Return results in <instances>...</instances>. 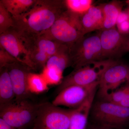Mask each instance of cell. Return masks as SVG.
Listing matches in <instances>:
<instances>
[{
    "label": "cell",
    "instance_id": "obj_2",
    "mask_svg": "<svg viewBox=\"0 0 129 129\" xmlns=\"http://www.w3.org/2000/svg\"><path fill=\"white\" fill-rule=\"evenodd\" d=\"M39 35L69 47L85 36L80 16L67 9L60 14L49 29Z\"/></svg>",
    "mask_w": 129,
    "mask_h": 129
},
{
    "label": "cell",
    "instance_id": "obj_12",
    "mask_svg": "<svg viewBox=\"0 0 129 129\" xmlns=\"http://www.w3.org/2000/svg\"><path fill=\"white\" fill-rule=\"evenodd\" d=\"M6 67L14 88L15 101L27 100L32 94L29 91L27 79L28 74L32 70L27 65L18 62Z\"/></svg>",
    "mask_w": 129,
    "mask_h": 129
},
{
    "label": "cell",
    "instance_id": "obj_25",
    "mask_svg": "<svg viewBox=\"0 0 129 129\" xmlns=\"http://www.w3.org/2000/svg\"><path fill=\"white\" fill-rule=\"evenodd\" d=\"M116 26L118 31L122 35L129 34V19L117 23Z\"/></svg>",
    "mask_w": 129,
    "mask_h": 129
},
{
    "label": "cell",
    "instance_id": "obj_13",
    "mask_svg": "<svg viewBox=\"0 0 129 129\" xmlns=\"http://www.w3.org/2000/svg\"><path fill=\"white\" fill-rule=\"evenodd\" d=\"M95 93H93L80 107L72 109L69 129H86Z\"/></svg>",
    "mask_w": 129,
    "mask_h": 129
},
{
    "label": "cell",
    "instance_id": "obj_3",
    "mask_svg": "<svg viewBox=\"0 0 129 129\" xmlns=\"http://www.w3.org/2000/svg\"><path fill=\"white\" fill-rule=\"evenodd\" d=\"M40 103L29 99L13 102L0 107V118L18 129L32 127L37 116Z\"/></svg>",
    "mask_w": 129,
    "mask_h": 129
},
{
    "label": "cell",
    "instance_id": "obj_22",
    "mask_svg": "<svg viewBox=\"0 0 129 129\" xmlns=\"http://www.w3.org/2000/svg\"><path fill=\"white\" fill-rule=\"evenodd\" d=\"M14 26L13 17L0 3V35L8 31Z\"/></svg>",
    "mask_w": 129,
    "mask_h": 129
},
{
    "label": "cell",
    "instance_id": "obj_28",
    "mask_svg": "<svg viewBox=\"0 0 129 129\" xmlns=\"http://www.w3.org/2000/svg\"><path fill=\"white\" fill-rule=\"evenodd\" d=\"M89 129H112L109 127H106V126H103L95 124L92 125L91 127H90Z\"/></svg>",
    "mask_w": 129,
    "mask_h": 129
},
{
    "label": "cell",
    "instance_id": "obj_7",
    "mask_svg": "<svg viewBox=\"0 0 129 129\" xmlns=\"http://www.w3.org/2000/svg\"><path fill=\"white\" fill-rule=\"evenodd\" d=\"M114 60L107 59L95 62L74 70L63 79L58 85L56 90L57 94L70 86H87L99 82L104 71Z\"/></svg>",
    "mask_w": 129,
    "mask_h": 129
},
{
    "label": "cell",
    "instance_id": "obj_10",
    "mask_svg": "<svg viewBox=\"0 0 129 129\" xmlns=\"http://www.w3.org/2000/svg\"><path fill=\"white\" fill-rule=\"evenodd\" d=\"M0 47L7 51L19 62L32 70H36L25 39L13 28L0 35Z\"/></svg>",
    "mask_w": 129,
    "mask_h": 129
},
{
    "label": "cell",
    "instance_id": "obj_8",
    "mask_svg": "<svg viewBox=\"0 0 129 129\" xmlns=\"http://www.w3.org/2000/svg\"><path fill=\"white\" fill-rule=\"evenodd\" d=\"M124 83L129 85V65L114 60L101 77L98 96L101 100Z\"/></svg>",
    "mask_w": 129,
    "mask_h": 129
},
{
    "label": "cell",
    "instance_id": "obj_6",
    "mask_svg": "<svg viewBox=\"0 0 129 129\" xmlns=\"http://www.w3.org/2000/svg\"><path fill=\"white\" fill-rule=\"evenodd\" d=\"M72 111L52 103H40L32 129H69Z\"/></svg>",
    "mask_w": 129,
    "mask_h": 129
},
{
    "label": "cell",
    "instance_id": "obj_1",
    "mask_svg": "<svg viewBox=\"0 0 129 129\" xmlns=\"http://www.w3.org/2000/svg\"><path fill=\"white\" fill-rule=\"evenodd\" d=\"M67 9L64 1L36 0L27 11L13 18V28L25 36L37 35L48 30Z\"/></svg>",
    "mask_w": 129,
    "mask_h": 129
},
{
    "label": "cell",
    "instance_id": "obj_14",
    "mask_svg": "<svg viewBox=\"0 0 129 129\" xmlns=\"http://www.w3.org/2000/svg\"><path fill=\"white\" fill-rule=\"evenodd\" d=\"M81 25L85 35L96 30H101L103 16L101 6H93L88 11L80 16Z\"/></svg>",
    "mask_w": 129,
    "mask_h": 129
},
{
    "label": "cell",
    "instance_id": "obj_9",
    "mask_svg": "<svg viewBox=\"0 0 129 129\" xmlns=\"http://www.w3.org/2000/svg\"><path fill=\"white\" fill-rule=\"evenodd\" d=\"M103 59L114 60L129 51V38L119 33L116 27L99 33Z\"/></svg>",
    "mask_w": 129,
    "mask_h": 129
},
{
    "label": "cell",
    "instance_id": "obj_29",
    "mask_svg": "<svg viewBox=\"0 0 129 129\" xmlns=\"http://www.w3.org/2000/svg\"><path fill=\"white\" fill-rule=\"evenodd\" d=\"M126 3L127 6V8L126 9H127V11H128L129 14V0L126 1Z\"/></svg>",
    "mask_w": 129,
    "mask_h": 129
},
{
    "label": "cell",
    "instance_id": "obj_18",
    "mask_svg": "<svg viewBox=\"0 0 129 129\" xmlns=\"http://www.w3.org/2000/svg\"><path fill=\"white\" fill-rule=\"evenodd\" d=\"M36 0H1L0 3L13 18L25 13L34 4Z\"/></svg>",
    "mask_w": 129,
    "mask_h": 129
},
{
    "label": "cell",
    "instance_id": "obj_4",
    "mask_svg": "<svg viewBox=\"0 0 129 129\" xmlns=\"http://www.w3.org/2000/svg\"><path fill=\"white\" fill-rule=\"evenodd\" d=\"M90 114L96 124L120 129L129 123V108L100 100L93 103Z\"/></svg>",
    "mask_w": 129,
    "mask_h": 129
},
{
    "label": "cell",
    "instance_id": "obj_26",
    "mask_svg": "<svg viewBox=\"0 0 129 129\" xmlns=\"http://www.w3.org/2000/svg\"><path fill=\"white\" fill-rule=\"evenodd\" d=\"M0 129H18L10 125L0 118Z\"/></svg>",
    "mask_w": 129,
    "mask_h": 129
},
{
    "label": "cell",
    "instance_id": "obj_5",
    "mask_svg": "<svg viewBox=\"0 0 129 129\" xmlns=\"http://www.w3.org/2000/svg\"><path fill=\"white\" fill-rule=\"evenodd\" d=\"M71 66L78 69L91 63L103 60L99 33L85 36L70 47Z\"/></svg>",
    "mask_w": 129,
    "mask_h": 129
},
{
    "label": "cell",
    "instance_id": "obj_15",
    "mask_svg": "<svg viewBox=\"0 0 129 129\" xmlns=\"http://www.w3.org/2000/svg\"><path fill=\"white\" fill-rule=\"evenodd\" d=\"M103 16L102 29H109L116 27L119 15L122 11L123 4L119 1H113L100 5Z\"/></svg>",
    "mask_w": 129,
    "mask_h": 129
},
{
    "label": "cell",
    "instance_id": "obj_17",
    "mask_svg": "<svg viewBox=\"0 0 129 129\" xmlns=\"http://www.w3.org/2000/svg\"><path fill=\"white\" fill-rule=\"evenodd\" d=\"M45 66L55 68L63 73L64 70L71 66L69 47L62 45L56 53L48 59Z\"/></svg>",
    "mask_w": 129,
    "mask_h": 129
},
{
    "label": "cell",
    "instance_id": "obj_16",
    "mask_svg": "<svg viewBox=\"0 0 129 129\" xmlns=\"http://www.w3.org/2000/svg\"><path fill=\"white\" fill-rule=\"evenodd\" d=\"M0 107L15 100L14 88L6 67L0 69Z\"/></svg>",
    "mask_w": 129,
    "mask_h": 129
},
{
    "label": "cell",
    "instance_id": "obj_24",
    "mask_svg": "<svg viewBox=\"0 0 129 129\" xmlns=\"http://www.w3.org/2000/svg\"><path fill=\"white\" fill-rule=\"evenodd\" d=\"M18 62V61L7 51L0 47V69Z\"/></svg>",
    "mask_w": 129,
    "mask_h": 129
},
{
    "label": "cell",
    "instance_id": "obj_21",
    "mask_svg": "<svg viewBox=\"0 0 129 129\" xmlns=\"http://www.w3.org/2000/svg\"><path fill=\"white\" fill-rule=\"evenodd\" d=\"M41 74L48 85H58L63 79L62 72L52 67L45 66Z\"/></svg>",
    "mask_w": 129,
    "mask_h": 129
},
{
    "label": "cell",
    "instance_id": "obj_23",
    "mask_svg": "<svg viewBox=\"0 0 129 129\" xmlns=\"http://www.w3.org/2000/svg\"><path fill=\"white\" fill-rule=\"evenodd\" d=\"M129 92V85L120 87L104 97L101 100L119 104Z\"/></svg>",
    "mask_w": 129,
    "mask_h": 129
},
{
    "label": "cell",
    "instance_id": "obj_11",
    "mask_svg": "<svg viewBox=\"0 0 129 129\" xmlns=\"http://www.w3.org/2000/svg\"><path fill=\"white\" fill-rule=\"evenodd\" d=\"M99 82L87 86L73 85L58 93L52 103L56 106H64L72 109L80 107L98 88Z\"/></svg>",
    "mask_w": 129,
    "mask_h": 129
},
{
    "label": "cell",
    "instance_id": "obj_27",
    "mask_svg": "<svg viewBox=\"0 0 129 129\" xmlns=\"http://www.w3.org/2000/svg\"><path fill=\"white\" fill-rule=\"evenodd\" d=\"M119 104L125 107L129 108V92Z\"/></svg>",
    "mask_w": 129,
    "mask_h": 129
},
{
    "label": "cell",
    "instance_id": "obj_19",
    "mask_svg": "<svg viewBox=\"0 0 129 129\" xmlns=\"http://www.w3.org/2000/svg\"><path fill=\"white\" fill-rule=\"evenodd\" d=\"M27 87L31 94H39L46 91L48 85L41 74L30 72L28 75Z\"/></svg>",
    "mask_w": 129,
    "mask_h": 129
},
{
    "label": "cell",
    "instance_id": "obj_20",
    "mask_svg": "<svg viewBox=\"0 0 129 129\" xmlns=\"http://www.w3.org/2000/svg\"><path fill=\"white\" fill-rule=\"evenodd\" d=\"M64 2L68 11L80 16L92 7L94 2L92 0H65Z\"/></svg>",
    "mask_w": 129,
    "mask_h": 129
}]
</instances>
